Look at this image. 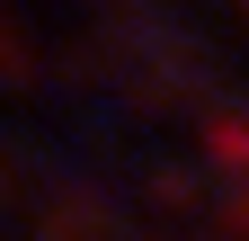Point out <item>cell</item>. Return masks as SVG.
Segmentation results:
<instances>
[]
</instances>
